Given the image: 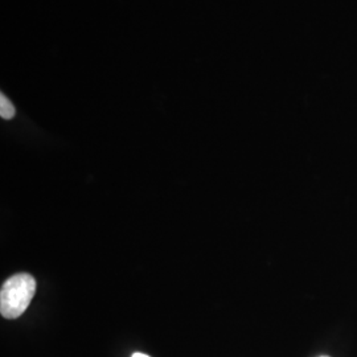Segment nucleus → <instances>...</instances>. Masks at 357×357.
<instances>
[{"label":"nucleus","instance_id":"f257e3e1","mask_svg":"<svg viewBox=\"0 0 357 357\" xmlns=\"http://www.w3.org/2000/svg\"><path fill=\"white\" fill-rule=\"evenodd\" d=\"M36 281L29 274H16L3 283L0 290V312L6 319H16L24 314L33 295Z\"/></svg>","mask_w":357,"mask_h":357},{"label":"nucleus","instance_id":"f03ea898","mask_svg":"<svg viewBox=\"0 0 357 357\" xmlns=\"http://www.w3.org/2000/svg\"><path fill=\"white\" fill-rule=\"evenodd\" d=\"M15 113H16V110H15L11 101L4 94H1L0 96V115H1V118L13 119Z\"/></svg>","mask_w":357,"mask_h":357},{"label":"nucleus","instance_id":"7ed1b4c3","mask_svg":"<svg viewBox=\"0 0 357 357\" xmlns=\"http://www.w3.org/2000/svg\"><path fill=\"white\" fill-rule=\"evenodd\" d=\"M131 357H150L147 356V355H144V354H141V352H137V354H134Z\"/></svg>","mask_w":357,"mask_h":357}]
</instances>
